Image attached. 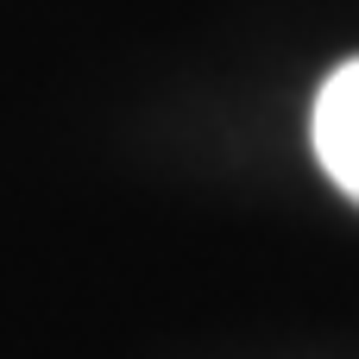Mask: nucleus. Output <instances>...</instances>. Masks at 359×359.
<instances>
[{
  "instance_id": "1",
  "label": "nucleus",
  "mask_w": 359,
  "mask_h": 359,
  "mask_svg": "<svg viewBox=\"0 0 359 359\" xmlns=\"http://www.w3.org/2000/svg\"><path fill=\"white\" fill-rule=\"evenodd\" d=\"M309 126H316V158H322V170L334 177L341 196L359 202V57L341 63V69L322 82Z\"/></svg>"
}]
</instances>
